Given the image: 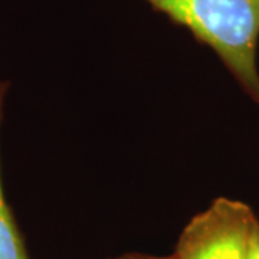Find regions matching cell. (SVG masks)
Instances as JSON below:
<instances>
[{
  "label": "cell",
  "instance_id": "cell-2",
  "mask_svg": "<svg viewBox=\"0 0 259 259\" xmlns=\"http://www.w3.org/2000/svg\"><path fill=\"white\" fill-rule=\"evenodd\" d=\"M256 219L246 203L218 197L183 228L175 255L179 259H248Z\"/></svg>",
  "mask_w": 259,
  "mask_h": 259
},
{
  "label": "cell",
  "instance_id": "cell-1",
  "mask_svg": "<svg viewBox=\"0 0 259 259\" xmlns=\"http://www.w3.org/2000/svg\"><path fill=\"white\" fill-rule=\"evenodd\" d=\"M212 49L259 105V0H146Z\"/></svg>",
  "mask_w": 259,
  "mask_h": 259
},
{
  "label": "cell",
  "instance_id": "cell-5",
  "mask_svg": "<svg viewBox=\"0 0 259 259\" xmlns=\"http://www.w3.org/2000/svg\"><path fill=\"white\" fill-rule=\"evenodd\" d=\"M114 259H179L173 253L168 256H154V255H147V253H140V252H128V253H122L120 256Z\"/></svg>",
  "mask_w": 259,
  "mask_h": 259
},
{
  "label": "cell",
  "instance_id": "cell-3",
  "mask_svg": "<svg viewBox=\"0 0 259 259\" xmlns=\"http://www.w3.org/2000/svg\"><path fill=\"white\" fill-rule=\"evenodd\" d=\"M9 90V82L0 81V124L3 117L5 98ZM0 259H29L28 249L19 229L16 219L6 200L2 170H0Z\"/></svg>",
  "mask_w": 259,
  "mask_h": 259
},
{
  "label": "cell",
  "instance_id": "cell-4",
  "mask_svg": "<svg viewBox=\"0 0 259 259\" xmlns=\"http://www.w3.org/2000/svg\"><path fill=\"white\" fill-rule=\"evenodd\" d=\"M248 259H259V221L253 225L252 235L249 241V252H248Z\"/></svg>",
  "mask_w": 259,
  "mask_h": 259
}]
</instances>
